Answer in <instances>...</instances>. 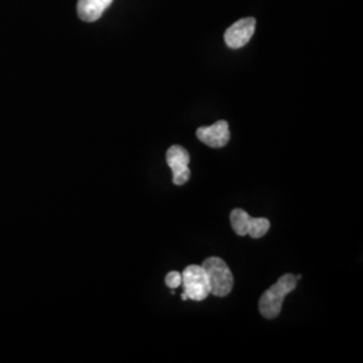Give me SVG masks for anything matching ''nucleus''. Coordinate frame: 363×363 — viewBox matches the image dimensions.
<instances>
[{"instance_id": "obj_1", "label": "nucleus", "mask_w": 363, "mask_h": 363, "mask_svg": "<svg viewBox=\"0 0 363 363\" xmlns=\"http://www.w3.org/2000/svg\"><path fill=\"white\" fill-rule=\"evenodd\" d=\"M298 286V279L292 273L281 276L276 284L267 289L259 301V310L265 319H274L280 315L283 301Z\"/></svg>"}, {"instance_id": "obj_2", "label": "nucleus", "mask_w": 363, "mask_h": 363, "mask_svg": "<svg viewBox=\"0 0 363 363\" xmlns=\"http://www.w3.org/2000/svg\"><path fill=\"white\" fill-rule=\"evenodd\" d=\"M202 268L208 274L210 295L225 298L233 289V273L228 264L220 257H208L203 261Z\"/></svg>"}, {"instance_id": "obj_3", "label": "nucleus", "mask_w": 363, "mask_h": 363, "mask_svg": "<svg viewBox=\"0 0 363 363\" xmlns=\"http://www.w3.org/2000/svg\"><path fill=\"white\" fill-rule=\"evenodd\" d=\"M182 286L187 298L203 301L210 295L208 274L202 265H189L182 272Z\"/></svg>"}, {"instance_id": "obj_4", "label": "nucleus", "mask_w": 363, "mask_h": 363, "mask_svg": "<svg viewBox=\"0 0 363 363\" xmlns=\"http://www.w3.org/2000/svg\"><path fill=\"white\" fill-rule=\"evenodd\" d=\"M230 222L235 234L241 237L250 235L252 238H261L271 228V222L267 218H253L242 208H234L230 214Z\"/></svg>"}, {"instance_id": "obj_5", "label": "nucleus", "mask_w": 363, "mask_h": 363, "mask_svg": "<svg viewBox=\"0 0 363 363\" xmlns=\"http://www.w3.org/2000/svg\"><path fill=\"white\" fill-rule=\"evenodd\" d=\"M167 164L172 171V182L177 186H182L189 182L191 177V171L189 169L190 154L182 145H172L167 151Z\"/></svg>"}, {"instance_id": "obj_6", "label": "nucleus", "mask_w": 363, "mask_h": 363, "mask_svg": "<svg viewBox=\"0 0 363 363\" xmlns=\"http://www.w3.org/2000/svg\"><path fill=\"white\" fill-rule=\"evenodd\" d=\"M256 30L255 18H242L225 31V42L230 49L244 48Z\"/></svg>"}, {"instance_id": "obj_7", "label": "nucleus", "mask_w": 363, "mask_h": 363, "mask_svg": "<svg viewBox=\"0 0 363 363\" xmlns=\"http://www.w3.org/2000/svg\"><path fill=\"white\" fill-rule=\"evenodd\" d=\"M196 138L211 148H222L230 140L229 124L225 120H218L210 127H201L196 130Z\"/></svg>"}, {"instance_id": "obj_8", "label": "nucleus", "mask_w": 363, "mask_h": 363, "mask_svg": "<svg viewBox=\"0 0 363 363\" xmlns=\"http://www.w3.org/2000/svg\"><path fill=\"white\" fill-rule=\"evenodd\" d=\"M113 0H78L77 13L84 22H96Z\"/></svg>"}, {"instance_id": "obj_9", "label": "nucleus", "mask_w": 363, "mask_h": 363, "mask_svg": "<svg viewBox=\"0 0 363 363\" xmlns=\"http://www.w3.org/2000/svg\"><path fill=\"white\" fill-rule=\"evenodd\" d=\"M166 286L171 288V289H175V288L182 286V273L177 272V271L169 272L166 276Z\"/></svg>"}, {"instance_id": "obj_10", "label": "nucleus", "mask_w": 363, "mask_h": 363, "mask_svg": "<svg viewBox=\"0 0 363 363\" xmlns=\"http://www.w3.org/2000/svg\"><path fill=\"white\" fill-rule=\"evenodd\" d=\"M182 300H189V298H187V295H186L184 292L182 294Z\"/></svg>"}]
</instances>
